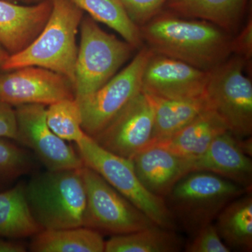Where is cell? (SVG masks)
Wrapping results in <instances>:
<instances>
[{
  "label": "cell",
  "mask_w": 252,
  "mask_h": 252,
  "mask_svg": "<svg viewBox=\"0 0 252 252\" xmlns=\"http://www.w3.org/2000/svg\"><path fill=\"white\" fill-rule=\"evenodd\" d=\"M26 248L22 243L6 241L0 239V252H25Z\"/></svg>",
  "instance_id": "31"
},
{
  "label": "cell",
  "mask_w": 252,
  "mask_h": 252,
  "mask_svg": "<svg viewBox=\"0 0 252 252\" xmlns=\"http://www.w3.org/2000/svg\"><path fill=\"white\" fill-rule=\"evenodd\" d=\"M41 230L28 206L25 184L0 192V237L25 238Z\"/></svg>",
  "instance_id": "22"
},
{
  "label": "cell",
  "mask_w": 252,
  "mask_h": 252,
  "mask_svg": "<svg viewBox=\"0 0 252 252\" xmlns=\"http://www.w3.org/2000/svg\"><path fill=\"white\" fill-rule=\"evenodd\" d=\"M229 130L224 121L213 109H210L157 144L181 157L193 158L203 154L217 136Z\"/></svg>",
  "instance_id": "17"
},
{
  "label": "cell",
  "mask_w": 252,
  "mask_h": 252,
  "mask_svg": "<svg viewBox=\"0 0 252 252\" xmlns=\"http://www.w3.org/2000/svg\"><path fill=\"white\" fill-rule=\"evenodd\" d=\"M77 144L84 162L159 226L176 230L177 225L165 200L149 191L139 180L132 160L106 150L85 135Z\"/></svg>",
  "instance_id": "5"
},
{
  "label": "cell",
  "mask_w": 252,
  "mask_h": 252,
  "mask_svg": "<svg viewBox=\"0 0 252 252\" xmlns=\"http://www.w3.org/2000/svg\"><path fill=\"white\" fill-rule=\"evenodd\" d=\"M168 0H122L130 19L139 28L155 17Z\"/></svg>",
  "instance_id": "28"
},
{
  "label": "cell",
  "mask_w": 252,
  "mask_h": 252,
  "mask_svg": "<svg viewBox=\"0 0 252 252\" xmlns=\"http://www.w3.org/2000/svg\"><path fill=\"white\" fill-rule=\"evenodd\" d=\"M153 53L147 46H142L130 64L98 90L76 98L86 135L93 137L99 133L142 92L144 68Z\"/></svg>",
  "instance_id": "9"
},
{
  "label": "cell",
  "mask_w": 252,
  "mask_h": 252,
  "mask_svg": "<svg viewBox=\"0 0 252 252\" xmlns=\"http://www.w3.org/2000/svg\"><path fill=\"white\" fill-rule=\"evenodd\" d=\"M146 94L154 111V132L151 144L168 138L202 113L212 109L205 94L194 98L178 99L162 98Z\"/></svg>",
  "instance_id": "18"
},
{
  "label": "cell",
  "mask_w": 252,
  "mask_h": 252,
  "mask_svg": "<svg viewBox=\"0 0 252 252\" xmlns=\"http://www.w3.org/2000/svg\"><path fill=\"white\" fill-rule=\"evenodd\" d=\"M22 1L26 4H36V3L40 2L43 0H16V1Z\"/></svg>",
  "instance_id": "33"
},
{
  "label": "cell",
  "mask_w": 252,
  "mask_h": 252,
  "mask_svg": "<svg viewBox=\"0 0 252 252\" xmlns=\"http://www.w3.org/2000/svg\"><path fill=\"white\" fill-rule=\"evenodd\" d=\"M153 132V107L142 91L92 138L106 150L131 160L150 145Z\"/></svg>",
  "instance_id": "11"
},
{
  "label": "cell",
  "mask_w": 252,
  "mask_h": 252,
  "mask_svg": "<svg viewBox=\"0 0 252 252\" xmlns=\"http://www.w3.org/2000/svg\"><path fill=\"white\" fill-rule=\"evenodd\" d=\"M248 192L216 174L193 171L181 178L163 199L176 224L192 235L213 223L225 205Z\"/></svg>",
  "instance_id": "4"
},
{
  "label": "cell",
  "mask_w": 252,
  "mask_h": 252,
  "mask_svg": "<svg viewBox=\"0 0 252 252\" xmlns=\"http://www.w3.org/2000/svg\"><path fill=\"white\" fill-rule=\"evenodd\" d=\"M75 67V98L104 86L127 61L135 48L104 31L90 16L83 17Z\"/></svg>",
  "instance_id": "6"
},
{
  "label": "cell",
  "mask_w": 252,
  "mask_h": 252,
  "mask_svg": "<svg viewBox=\"0 0 252 252\" xmlns=\"http://www.w3.org/2000/svg\"><path fill=\"white\" fill-rule=\"evenodd\" d=\"M210 72L179 60L155 54L142 76V91L165 99H189L205 94Z\"/></svg>",
  "instance_id": "13"
},
{
  "label": "cell",
  "mask_w": 252,
  "mask_h": 252,
  "mask_svg": "<svg viewBox=\"0 0 252 252\" xmlns=\"http://www.w3.org/2000/svg\"><path fill=\"white\" fill-rule=\"evenodd\" d=\"M232 54L250 62L252 58V18H248L245 27L235 39H232Z\"/></svg>",
  "instance_id": "29"
},
{
  "label": "cell",
  "mask_w": 252,
  "mask_h": 252,
  "mask_svg": "<svg viewBox=\"0 0 252 252\" xmlns=\"http://www.w3.org/2000/svg\"><path fill=\"white\" fill-rule=\"evenodd\" d=\"M190 159L191 172H212L251 191L252 158L229 131L217 136L203 154Z\"/></svg>",
  "instance_id": "15"
},
{
  "label": "cell",
  "mask_w": 252,
  "mask_h": 252,
  "mask_svg": "<svg viewBox=\"0 0 252 252\" xmlns=\"http://www.w3.org/2000/svg\"><path fill=\"white\" fill-rule=\"evenodd\" d=\"M46 118L50 129L66 142L77 143L86 135L76 98L63 99L50 104L46 108Z\"/></svg>",
  "instance_id": "25"
},
{
  "label": "cell",
  "mask_w": 252,
  "mask_h": 252,
  "mask_svg": "<svg viewBox=\"0 0 252 252\" xmlns=\"http://www.w3.org/2000/svg\"><path fill=\"white\" fill-rule=\"evenodd\" d=\"M33 167L27 151L0 138V182L16 180L31 172Z\"/></svg>",
  "instance_id": "26"
},
{
  "label": "cell",
  "mask_w": 252,
  "mask_h": 252,
  "mask_svg": "<svg viewBox=\"0 0 252 252\" xmlns=\"http://www.w3.org/2000/svg\"><path fill=\"white\" fill-rule=\"evenodd\" d=\"M34 252H103L105 241L97 230L85 226L42 230L34 235Z\"/></svg>",
  "instance_id": "21"
},
{
  "label": "cell",
  "mask_w": 252,
  "mask_h": 252,
  "mask_svg": "<svg viewBox=\"0 0 252 252\" xmlns=\"http://www.w3.org/2000/svg\"><path fill=\"white\" fill-rule=\"evenodd\" d=\"M51 9V0L32 5L0 0V44L10 55L22 51L39 35Z\"/></svg>",
  "instance_id": "14"
},
{
  "label": "cell",
  "mask_w": 252,
  "mask_h": 252,
  "mask_svg": "<svg viewBox=\"0 0 252 252\" xmlns=\"http://www.w3.org/2000/svg\"><path fill=\"white\" fill-rule=\"evenodd\" d=\"M140 30L143 42L155 54L207 72L232 54L229 33L203 20L180 17L164 10Z\"/></svg>",
  "instance_id": "1"
},
{
  "label": "cell",
  "mask_w": 252,
  "mask_h": 252,
  "mask_svg": "<svg viewBox=\"0 0 252 252\" xmlns=\"http://www.w3.org/2000/svg\"><path fill=\"white\" fill-rule=\"evenodd\" d=\"M131 160L144 187L162 198L181 178L191 172L190 158L181 157L157 144L142 149Z\"/></svg>",
  "instance_id": "16"
},
{
  "label": "cell",
  "mask_w": 252,
  "mask_h": 252,
  "mask_svg": "<svg viewBox=\"0 0 252 252\" xmlns=\"http://www.w3.org/2000/svg\"><path fill=\"white\" fill-rule=\"evenodd\" d=\"M52 9L42 31L22 51L9 55L0 66L10 71L36 66L67 77L74 89L77 56L76 36L84 11L71 0H51Z\"/></svg>",
  "instance_id": "2"
},
{
  "label": "cell",
  "mask_w": 252,
  "mask_h": 252,
  "mask_svg": "<svg viewBox=\"0 0 252 252\" xmlns=\"http://www.w3.org/2000/svg\"><path fill=\"white\" fill-rule=\"evenodd\" d=\"M81 168L47 170L25 184L28 206L41 229L84 226L86 193Z\"/></svg>",
  "instance_id": "3"
},
{
  "label": "cell",
  "mask_w": 252,
  "mask_h": 252,
  "mask_svg": "<svg viewBox=\"0 0 252 252\" xmlns=\"http://www.w3.org/2000/svg\"><path fill=\"white\" fill-rule=\"evenodd\" d=\"M81 173L86 193L84 226L118 235L156 224L92 169L84 166Z\"/></svg>",
  "instance_id": "8"
},
{
  "label": "cell",
  "mask_w": 252,
  "mask_h": 252,
  "mask_svg": "<svg viewBox=\"0 0 252 252\" xmlns=\"http://www.w3.org/2000/svg\"><path fill=\"white\" fill-rule=\"evenodd\" d=\"M9 55V52L5 49L4 46L0 44V66L8 59Z\"/></svg>",
  "instance_id": "32"
},
{
  "label": "cell",
  "mask_w": 252,
  "mask_h": 252,
  "mask_svg": "<svg viewBox=\"0 0 252 252\" xmlns=\"http://www.w3.org/2000/svg\"><path fill=\"white\" fill-rule=\"evenodd\" d=\"M251 193L248 192L232 200L215 220L220 239L231 251H252Z\"/></svg>",
  "instance_id": "20"
},
{
  "label": "cell",
  "mask_w": 252,
  "mask_h": 252,
  "mask_svg": "<svg viewBox=\"0 0 252 252\" xmlns=\"http://www.w3.org/2000/svg\"><path fill=\"white\" fill-rule=\"evenodd\" d=\"M16 110L12 106L0 100V138L17 140Z\"/></svg>",
  "instance_id": "30"
},
{
  "label": "cell",
  "mask_w": 252,
  "mask_h": 252,
  "mask_svg": "<svg viewBox=\"0 0 252 252\" xmlns=\"http://www.w3.org/2000/svg\"><path fill=\"white\" fill-rule=\"evenodd\" d=\"M6 1H11V2H15V1H16V0H6Z\"/></svg>",
  "instance_id": "34"
},
{
  "label": "cell",
  "mask_w": 252,
  "mask_h": 252,
  "mask_svg": "<svg viewBox=\"0 0 252 252\" xmlns=\"http://www.w3.org/2000/svg\"><path fill=\"white\" fill-rule=\"evenodd\" d=\"M193 238L185 245L188 252H230L220 239L213 223H209L191 235Z\"/></svg>",
  "instance_id": "27"
},
{
  "label": "cell",
  "mask_w": 252,
  "mask_h": 252,
  "mask_svg": "<svg viewBox=\"0 0 252 252\" xmlns=\"http://www.w3.org/2000/svg\"><path fill=\"white\" fill-rule=\"evenodd\" d=\"M96 22L104 23L122 36L124 40L140 49L144 42L140 28L126 12L122 0H71Z\"/></svg>",
  "instance_id": "24"
},
{
  "label": "cell",
  "mask_w": 252,
  "mask_h": 252,
  "mask_svg": "<svg viewBox=\"0 0 252 252\" xmlns=\"http://www.w3.org/2000/svg\"><path fill=\"white\" fill-rule=\"evenodd\" d=\"M0 74V100L11 106L50 104L75 98L67 77L45 68L28 66Z\"/></svg>",
  "instance_id": "12"
},
{
  "label": "cell",
  "mask_w": 252,
  "mask_h": 252,
  "mask_svg": "<svg viewBox=\"0 0 252 252\" xmlns=\"http://www.w3.org/2000/svg\"><path fill=\"white\" fill-rule=\"evenodd\" d=\"M184 241L175 230L157 224L127 234L113 235L105 242L106 252H178Z\"/></svg>",
  "instance_id": "23"
},
{
  "label": "cell",
  "mask_w": 252,
  "mask_h": 252,
  "mask_svg": "<svg viewBox=\"0 0 252 252\" xmlns=\"http://www.w3.org/2000/svg\"><path fill=\"white\" fill-rule=\"evenodd\" d=\"M248 0H168L165 11L186 18L213 23L227 32L236 31Z\"/></svg>",
  "instance_id": "19"
},
{
  "label": "cell",
  "mask_w": 252,
  "mask_h": 252,
  "mask_svg": "<svg viewBox=\"0 0 252 252\" xmlns=\"http://www.w3.org/2000/svg\"><path fill=\"white\" fill-rule=\"evenodd\" d=\"M245 61L235 56L210 72L205 95L212 109L238 140L252 134V83L245 74Z\"/></svg>",
  "instance_id": "7"
},
{
  "label": "cell",
  "mask_w": 252,
  "mask_h": 252,
  "mask_svg": "<svg viewBox=\"0 0 252 252\" xmlns=\"http://www.w3.org/2000/svg\"><path fill=\"white\" fill-rule=\"evenodd\" d=\"M16 142L31 149L47 170H72L84 166L77 150L50 129L46 123V106L29 104L16 109Z\"/></svg>",
  "instance_id": "10"
}]
</instances>
